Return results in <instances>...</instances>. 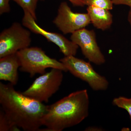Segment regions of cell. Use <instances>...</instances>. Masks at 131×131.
I'll return each instance as SVG.
<instances>
[{
	"mask_svg": "<svg viewBox=\"0 0 131 131\" xmlns=\"http://www.w3.org/2000/svg\"><path fill=\"white\" fill-rule=\"evenodd\" d=\"M0 82V103L12 124L26 131H39L47 106Z\"/></svg>",
	"mask_w": 131,
	"mask_h": 131,
	"instance_id": "obj_1",
	"label": "cell"
},
{
	"mask_svg": "<svg viewBox=\"0 0 131 131\" xmlns=\"http://www.w3.org/2000/svg\"><path fill=\"white\" fill-rule=\"evenodd\" d=\"M89 98L87 90L73 92L47 106L42 119L44 131H61L80 124L89 113Z\"/></svg>",
	"mask_w": 131,
	"mask_h": 131,
	"instance_id": "obj_2",
	"label": "cell"
},
{
	"mask_svg": "<svg viewBox=\"0 0 131 131\" xmlns=\"http://www.w3.org/2000/svg\"><path fill=\"white\" fill-rule=\"evenodd\" d=\"M20 63V70L32 77L36 74H43L47 68L68 71L63 63L47 56L41 48L27 47L16 52Z\"/></svg>",
	"mask_w": 131,
	"mask_h": 131,
	"instance_id": "obj_3",
	"label": "cell"
},
{
	"mask_svg": "<svg viewBox=\"0 0 131 131\" xmlns=\"http://www.w3.org/2000/svg\"><path fill=\"white\" fill-rule=\"evenodd\" d=\"M59 61L63 63L68 71L86 82L94 90L103 91L107 89L109 83L107 80L96 72L89 63L74 56H65Z\"/></svg>",
	"mask_w": 131,
	"mask_h": 131,
	"instance_id": "obj_4",
	"label": "cell"
},
{
	"mask_svg": "<svg viewBox=\"0 0 131 131\" xmlns=\"http://www.w3.org/2000/svg\"><path fill=\"white\" fill-rule=\"evenodd\" d=\"M62 70L52 69L36 78L32 84L22 93L40 102H47L49 99L59 89L63 79Z\"/></svg>",
	"mask_w": 131,
	"mask_h": 131,
	"instance_id": "obj_5",
	"label": "cell"
},
{
	"mask_svg": "<svg viewBox=\"0 0 131 131\" xmlns=\"http://www.w3.org/2000/svg\"><path fill=\"white\" fill-rule=\"evenodd\" d=\"M31 42L30 32L14 22L0 34V58L28 47Z\"/></svg>",
	"mask_w": 131,
	"mask_h": 131,
	"instance_id": "obj_6",
	"label": "cell"
},
{
	"mask_svg": "<svg viewBox=\"0 0 131 131\" xmlns=\"http://www.w3.org/2000/svg\"><path fill=\"white\" fill-rule=\"evenodd\" d=\"M53 22L64 34H73L84 28L91 23L88 13H74L66 2H62L60 4L57 15Z\"/></svg>",
	"mask_w": 131,
	"mask_h": 131,
	"instance_id": "obj_7",
	"label": "cell"
},
{
	"mask_svg": "<svg viewBox=\"0 0 131 131\" xmlns=\"http://www.w3.org/2000/svg\"><path fill=\"white\" fill-rule=\"evenodd\" d=\"M24 14L22 20V25L32 32L40 34L44 37L48 41L52 42L59 48L60 51L65 56H75L79 46L74 43L68 40L60 34L47 31L40 27L34 18L27 11H24Z\"/></svg>",
	"mask_w": 131,
	"mask_h": 131,
	"instance_id": "obj_8",
	"label": "cell"
},
{
	"mask_svg": "<svg viewBox=\"0 0 131 131\" xmlns=\"http://www.w3.org/2000/svg\"><path fill=\"white\" fill-rule=\"evenodd\" d=\"M70 39L80 47L83 54L90 62L97 65L105 63V58L98 46L93 30L82 28L72 34Z\"/></svg>",
	"mask_w": 131,
	"mask_h": 131,
	"instance_id": "obj_9",
	"label": "cell"
},
{
	"mask_svg": "<svg viewBox=\"0 0 131 131\" xmlns=\"http://www.w3.org/2000/svg\"><path fill=\"white\" fill-rule=\"evenodd\" d=\"M20 67L16 53L0 58V80L16 85L18 80V70Z\"/></svg>",
	"mask_w": 131,
	"mask_h": 131,
	"instance_id": "obj_10",
	"label": "cell"
},
{
	"mask_svg": "<svg viewBox=\"0 0 131 131\" xmlns=\"http://www.w3.org/2000/svg\"><path fill=\"white\" fill-rule=\"evenodd\" d=\"M87 10L91 23L95 28L104 31L111 27L113 22V15L109 10L88 6Z\"/></svg>",
	"mask_w": 131,
	"mask_h": 131,
	"instance_id": "obj_11",
	"label": "cell"
},
{
	"mask_svg": "<svg viewBox=\"0 0 131 131\" xmlns=\"http://www.w3.org/2000/svg\"><path fill=\"white\" fill-rule=\"evenodd\" d=\"M16 3L23 9L29 12L37 20L36 9L38 2L39 0H12Z\"/></svg>",
	"mask_w": 131,
	"mask_h": 131,
	"instance_id": "obj_12",
	"label": "cell"
},
{
	"mask_svg": "<svg viewBox=\"0 0 131 131\" xmlns=\"http://www.w3.org/2000/svg\"><path fill=\"white\" fill-rule=\"evenodd\" d=\"M19 127L14 125L6 116L2 108L0 111V131H20Z\"/></svg>",
	"mask_w": 131,
	"mask_h": 131,
	"instance_id": "obj_13",
	"label": "cell"
},
{
	"mask_svg": "<svg viewBox=\"0 0 131 131\" xmlns=\"http://www.w3.org/2000/svg\"><path fill=\"white\" fill-rule=\"evenodd\" d=\"M85 5L112 10L114 4L112 0H84Z\"/></svg>",
	"mask_w": 131,
	"mask_h": 131,
	"instance_id": "obj_14",
	"label": "cell"
},
{
	"mask_svg": "<svg viewBox=\"0 0 131 131\" xmlns=\"http://www.w3.org/2000/svg\"><path fill=\"white\" fill-rule=\"evenodd\" d=\"M113 103L118 107L126 110L129 113L131 119V98L119 96L114 98Z\"/></svg>",
	"mask_w": 131,
	"mask_h": 131,
	"instance_id": "obj_15",
	"label": "cell"
},
{
	"mask_svg": "<svg viewBox=\"0 0 131 131\" xmlns=\"http://www.w3.org/2000/svg\"><path fill=\"white\" fill-rule=\"evenodd\" d=\"M10 0H0V14L2 15L10 12L9 5Z\"/></svg>",
	"mask_w": 131,
	"mask_h": 131,
	"instance_id": "obj_16",
	"label": "cell"
},
{
	"mask_svg": "<svg viewBox=\"0 0 131 131\" xmlns=\"http://www.w3.org/2000/svg\"><path fill=\"white\" fill-rule=\"evenodd\" d=\"M115 5H124L131 8V0H112Z\"/></svg>",
	"mask_w": 131,
	"mask_h": 131,
	"instance_id": "obj_17",
	"label": "cell"
},
{
	"mask_svg": "<svg viewBox=\"0 0 131 131\" xmlns=\"http://www.w3.org/2000/svg\"><path fill=\"white\" fill-rule=\"evenodd\" d=\"M44 1V0H41ZM69 1L71 4L77 7H83L85 6L84 0H68Z\"/></svg>",
	"mask_w": 131,
	"mask_h": 131,
	"instance_id": "obj_18",
	"label": "cell"
},
{
	"mask_svg": "<svg viewBox=\"0 0 131 131\" xmlns=\"http://www.w3.org/2000/svg\"><path fill=\"white\" fill-rule=\"evenodd\" d=\"M127 19H128V21L131 27V8H130V10H129V13H128Z\"/></svg>",
	"mask_w": 131,
	"mask_h": 131,
	"instance_id": "obj_19",
	"label": "cell"
}]
</instances>
